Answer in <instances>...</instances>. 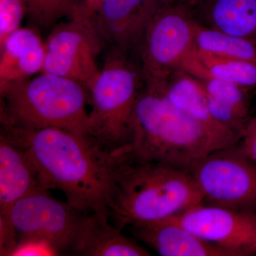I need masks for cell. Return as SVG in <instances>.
Segmentation results:
<instances>
[{
  "instance_id": "obj_6",
  "label": "cell",
  "mask_w": 256,
  "mask_h": 256,
  "mask_svg": "<svg viewBox=\"0 0 256 256\" xmlns=\"http://www.w3.org/2000/svg\"><path fill=\"white\" fill-rule=\"evenodd\" d=\"M197 24L191 6L184 4L164 5L152 16L136 52L146 86H159L181 70L194 50Z\"/></svg>"
},
{
  "instance_id": "obj_20",
  "label": "cell",
  "mask_w": 256,
  "mask_h": 256,
  "mask_svg": "<svg viewBox=\"0 0 256 256\" xmlns=\"http://www.w3.org/2000/svg\"><path fill=\"white\" fill-rule=\"evenodd\" d=\"M34 28L52 30L60 20L73 18L85 9L84 0H24Z\"/></svg>"
},
{
  "instance_id": "obj_26",
  "label": "cell",
  "mask_w": 256,
  "mask_h": 256,
  "mask_svg": "<svg viewBox=\"0 0 256 256\" xmlns=\"http://www.w3.org/2000/svg\"><path fill=\"white\" fill-rule=\"evenodd\" d=\"M198 0H162V6L170 4H184L188 6H193Z\"/></svg>"
},
{
  "instance_id": "obj_14",
  "label": "cell",
  "mask_w": 256,
  "mask_h": 256,
  "mask_svg": "<svg viewBox=\"0 0 256 256\" xmlns=\"http://www.w3.org/2000/svg\"><path fill=\"white\" fill-rule=\"evenodd\" d=\"M48 191L22 148L0 134V212L28 195Z\"/></svg>"
},
{
  "instance_id": "obj_12",
  "label": "cell",
  "mask_w": 256,
  "mask_h": 256,
  "mask_svg": "<svg viewBox=\"0 0 256 256\" xmlns=\"http://www.w3.org/2000/svg\"><path fill=\"white\" fill-rule=\"evenodd\" d=\"M45 43L34 26L18 28L0 44V92L43 70Z\"/></svg>"
},
{
  "instance_id": "obj_13",
  "label": "cell",
  "mask_w": 256,
  "mask_h": 256,
  "mask_svg": "<svg viewBox=\"0 0 256 256\" xmlns=\"http://www.w3.org/2000/svg\"><path fill=\"white\" fill-rule=\"evenodd\" d=\"M137 240L162 256H232L222 248L198 238L173 220H158L129 227Z\"/></svg>"
},
{
  "instance_id": "obj_10",
  "label": "cell",
  "mask_w": 256,
  "mask_h": 256,
  "mask_svg": "<svg viewBox=\"0 0 256 256\" xmlns=\"http://www.w3.org/2000/svg\"><path fill=\"white\" fill-rule=\"evenodd\" d=\"M169 220L232 256L256 255V212L202 203Z\"/></svg>"
},
{
  "instance_id": "obj_23",
  "label": "cell",
  "mask_w": 256,
  "mask_h": 256,
  "mask_svg": "<svg viewBox=\"0 0 256 256\" xmlns=\"http://www.w3.org/2000/svg\"><path fill=\"white\" fill-rule=\"evenodd\" d=\"M18 244L14 227L4 215L0 214V256H12Z\"/></svg>"
},
{
  "instance_id": "obj_8",
  "label": "cell",
  "mask_w": 256,
  "mask_h": 256,
  "mask_svg": "<svg viewBox=\"0 0 256 256\" xmlns=\"http://www.w3.org/2000/svg\"><path fill=\"white\" fill-rule=\"evenodd\" d=\"M0 214L13 226L18 240L44 242L60 255L73 254L82 222L88 214L56 200L48 192H41L21 198Z\"/></svg>"
},
{
  "instance_id": "obj_25",
  "label": "cell",
  "mask_w": 256,
  "mask_h": 256,
  "mask_svg": "<svg viewBox=\"0 0 256 256\" xmlns=\"http://www.w3.org/2000/svg\"><path fill=\"white\" fill-rule=\"evenodd\" d=\"M102 0H84V6L88 18L95 24V18L98 12L100 9Z\"/></svg>"
},
{
  "instance_id": "obj_17",
  "label": "cell",
  "mask_w": 256,
  "mask_h": 256,
  "mask_svg": "<svg viewBox=\"0 0 256 256\" xmlns=\"http://www.w3.org/2000/svg\"><path fill=\"white\" fill-rule=\"evenodd\" d=\"M191 8L200 24L256 40V0H198Z\"/></svg>"
},
{
  "instance_id": "obj_9",
  "label": "cell",
  "mask_w": 256,
  "mask_h": 256,
  "mask_svg": "<svg viewBox=\"0 0 256 256\" xmlns=\"http://www.w3.org/2000/svg\"><path fill=\"white\" fill-rule=\"evenodd\" d=\"M44 43L42 72L72 79L87 87L100 72L96 58L104 45L85 10L56 24Z\"/></svg>"
},
{
  "instance_id": "obj_1",
  "label": "cell",
  "mask_w": 256,
  "mask_h": 256,
  "mask_svg": "<svg viewBox=\"0 0 256 256\" xmlns=\"http://www.w3.org/2000/svg\"><path fill=\"white\" fill-rule=\"evenodd\" d=\"M1 124V134L22 148L48 190H60L69 204L84 213L110 216L114 151L92 138L58 128Z\"/></svg>"
},
{
  "instance_id": "obj_21",
  "label": "cell",
  "mask_w": 256,
  "mask_h": 256,
  "mask_svg": "<svg viewBox=\"0 0 256 256\" xmlns=\"http://www.w3.org/2000/svg\"><path fill=\"white\" fill-rule=\"evenodd\" d=\"M194 77L198 79L205 92L208 96L232 106L244 116L249 118L250 104L248 90L232 82L214 78L205 74Z\"/></svg>"
},
{
  "instance_id": "obj_3",
  "label": "cell",
  "mask_w": 256,
  "mask_h": 256,
  "mask_svg": "<svg viewBox=\"0 0 256 256\" xmlns=\"http://www.w3.org/2000/svg\"><path fill=\"white\" fill-rule=\"evenodd\" d=\"M228 146L162 92L144 85L133 114L129 142L132 156L190 170L212 152Z\"/></svg>"
},
{
  "instance_id": "obj_4",
  "label": "cell",
  "mask_w": 256,
  "mask_h": 256,
  "mask_svg": "<svg viewBox=\"0 0 256 256\" xmlns=\"http://www.w3.org/2000/svg\"><path fill=\"white\" fill-rule=\"evenodd\" d=\"M0 95L1 124L58 128L90 137L88 92L80 82L42 72Z\"/></svg>"
},
{
  "instance_id": "obj_19",
  "label": "cell",
  "mask_w": 256,
  "mask_h": 256,
  "mask_svg": "<svg viewBox=\"0 0 256 256\" xmlns=\"http://www.w3.org/2000/svg\"><path fill=\"white\" fill-rule=\"evenodd\" d=\"M195 48L216 56L256 63V40L234 36L198 23Z\"/></svg>"
},
{
  "instance_id": "obj_18",
  "label": "cell",
  "mask_w": 256,
  "mask_h": 256,
  "mask_svg": "<svg viewBox=\"0 0 256 256\" xmlns=\"http://www.w3.org/2000/svg\"><path fill=\"white\" fill-rule=\"evenodd\" d=\"M181 70L193 76L205 74L232 82L248 92L256 88V63L254 62L216 56L195 48Z\"/></svg>"
},
{
  "instance_id": "obj_15",
  "label": "cell",
  "mask_w": 256,
  "mask_h": 256,
  "mask_svg": "<svg viewBox=\"0 0 256 256\" xmlns=\"http://www.w3.org/2000/svg\"><path fill=\"white\" fill-rule=\"evenodd\" d=\"M110 216L90 213L82 222L73 254L82 256H148L150 252L110 223Z\"/></svg>"
},
{
  "instance_id": "obj_5",
  "label": "cell",
  "mask_w": 256,
  "mask_h": 256,
  "mask_svg": "<svg viewBox=\"0 0 256 256\" xmlns=\"http://www.w3.org/2000/svg\"><path fill=\"white\" fill-rule=\"evenodd\" d=\"M133 52L109 50L98 74L87 86L89 136L106 150L129 144L133 114L144 86L140 66Z\"/></svg>"
},
{
  "instance_id": "obj_24",
  "label": "cell",
  "mask_w": 256,
  "mask_h": 256,
  "mask_svg": "<svg viewBox=\"0 0 256 256\" xmlns=\"http://www.w3.org/2000/svg\"><path fill=\"white\" fill-rule=\"evenodd\" d=\"M237 144L244 156L256 163V117L248 120Z\"/></svg>"
},
{
  "instance_id": "obj_11",
  "label": "cell",
  "mask_w": 256,
  "mask_h": 256,
  "mask_svg": "<svg viewBox=\"0 0 256 256\" xmlns=\"http://www.w3.org/2000/svg\"><path fill=\"white\" fill-rule=\"evenodd\" d=\"M162 0H102L95 26L104 47L136 52L141 35Z\"/></svg>"
},
{
  "instance_id": "obj_7",
  "label": "cell",
  "mask_w": 256,
  "mask_h": 256,
  "mask_svg": "<svg viewBox=\"0 0 256 256\" xmlns=\"http://www.w3.org/2000/svg\"><path fill=\"white\" fill-rule=\"evenodd\" d=\"M190 172L203 204L256 212V163L244 156L237 143L212 152Z\"/></svg>"
},
{
  "instance_id": "obj_16",
  "label": "cell",
  "mask_w": 256,
  "mask_h": 256,
  "mask_svg": "<svg viewBox=\"0 0 256 256\" xmlns=\"http://www.w3.org/2000/svg\"><path fill=\"white\" fill-rule=\"evenodd\" d=\"M150 88L162 92L171 104L230 146L240 140V136L213 118L208 110L204 90L198 79L191 74L178 70L159 86Z\"/></svg>"
},
{
  "instance_id": "obj_22",
  "label": "cell",
  "mask_w": 256,
  "mask_h": 256,
  "mask_svg": "<svg viewBox=\"0 0 256 256\" xmlns=\"http://www.w3.org/2000/svg\"><path fill=\"white\" fill-rule=\"evenodd\" d=\"M26 16L24 0H0V44L22 28Z\"/></svg>"
},
{
  "instance_id": "obj_2",
  "label": "cell",
  "mask_w": 256,
  "mask_h": 256,
  "mask_svg": "<svg viewBox=\"0 0 256 256\" xmlns=\"http://www.w3.org/2000/svg\"><path fill=\"white\" fill-rule=\"evenodd\" d=\"M116 154L110 218L122 228L164 220L203 203L190 170L132 156L129 144Z\"/></svg>"
}]
</instances>
